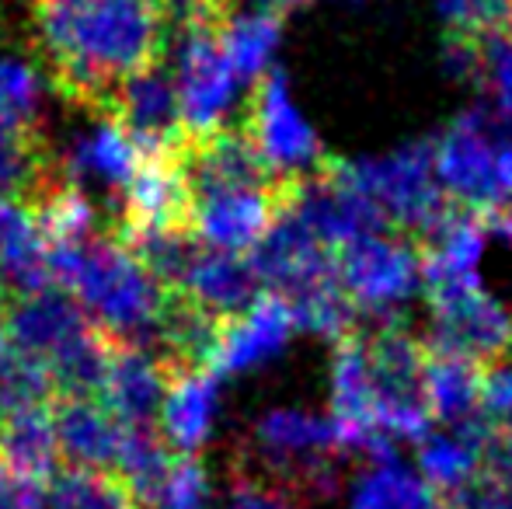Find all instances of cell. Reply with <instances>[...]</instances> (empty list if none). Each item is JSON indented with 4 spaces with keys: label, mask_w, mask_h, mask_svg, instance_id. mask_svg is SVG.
I'll return each mask as SVG.
<instances>
[{
    "label": "cell",
    "mask_w": 512,
    "mask_h": 509,
    "mask_svg": "<svg viewBox=\"0 0 512 509\" xmlns=\"http://www.w3.org/2000/svg\"><path fill=\"white\" fill-rule=\"evenodd\" d=\"M283 210L304 227L310 238H317L335 255L342 248H349L352 241L366 238V234L387 231L377 213L356 192L345 189L338 178H331L328 171H321L317 178H307L300 185H290L283 199Z\"/></svg>",
    "instance_id": "cell-16"
},
{
    "label": "cell",
    "mask_w": 512,
    "mask_h": 509,
    "mask_svg": "<svg viewBox=\"0 0 512 509\" xmlns=\"http://www.w3.org/2000/svg\"><path fill=\"white\" fill-rule=\"evenodd\" d=\"M297 335L293 307L276 293H258L244 311L220 321L206 370L213 377H248L276 363Z\"/></svg>",
    "instance_id": "cell-14"
},
{
    "label": "cell",
    "mask_w": 512,
    "mask_h": 509,
    "mask_svg": "<svg viewBox=\"0 0 512 509\" xmlns=\"http://www.w3.org/2000/svg\"><path fill=\"white\" fill-rule=\"evenodd\" d=\"M443 509H495V503H492V496H488L485 489H471L467 496H460V499H453L450 506H443Z\"/></svg>",
    "instance_id": "cell-39"
},
{
    "label": "cell",
    "mask_w": 512,
    "mask_h": 509,
    "mask_svg": "<svg viewBox=\"0 0 512 509\" xmlns=\"http://www.w3.org/2000/svg\"><path fill=\"white\" fill-rule=\"evenodd\" d=\"M216 419H220V377H213L206 367H171L157 419L164 443L175 454L196 457L213 440Z\"/></svg>",
    "instance_id": "cell-20"
},
{
    "label": "cell",
    "mask_w": 512,
    "mask_h": 509,
    "mask_svg": "<svg viewBox=\"0 0 512 509\" xmlns=\"http://www.w3.org/2000/svg\"><path fill=\"white\" fill-rule=\"evenodd\" d=\"M46 485H32L0 471V509H42Z\"/></svg>",
    "instance_id": "cell-36"
},
{
    "label": "cell",
    "mask_w": 512,
    "mask_h": 509,
    "mask_svg": "<svg viewBox=\"0 0 512 509\" xmlns=\"http://www.w3.org/2000/svg\"><path fill=\"white\" fill-rule=\"evenodd\" d=\"M171 367L157 353L140 346H119L112 342V356H108L105 384L98 401L108 408L122 429H143L157 426L164 405V391H168Z\"/></svg>",
    "instance_id": "cell-17"
},
{
    "label": "cell",
    "mask_w": 512,
    "mask_h": 509,
    "mask_svg": "<svg viewBox=\"0 0 512 509\" xmlns=\"http://www.w3.org/2000/svg\"><path fill=\"white\" fill-rule=\"evenodd\" d=\"M373 370V433L384 447L418 443L432 429L422 401V367L429 349L401 328L366 335Z\"/></svg>",
    "instance_id": "cell-9"
},
{
    "label": "cell",
    "mask_w": 512,
    "mask_h": 509,
    "mask_svg": "<svg viewBox=\"0 0 512 509\" xmlns=\"http://www.w3.org/2000/svg\"><path fill=\"white\" fill-rule=\"evenodd\" d=\"M4 325L11 353L39 363L53 381V370L70 353L95 339L98 328L84 314V307L60 286H42V290L21 293L4 304Z\"/></svg>",
    "instance_id": "cell-11"
},
{
    "label": "cell",
    "mask_w": 512,
    "mask_h": 509,
    "mask_svg": "<svg viewBox=\"0 0 512 509\" xmlns=\"http://www.w3.org/2000/svg\"><path fill=\"white\" fill-rule=\"evenodd\" d=\"M429 304V349L464 356L471 363H499L512 349L509 304L485 279L425 293Z\"/></svg>",
    "instance_id": "cell-10"
},
{
    "label": "cell",
    "mask_w": 512,
    "mask_h": 509,
    "mask_svg": "<svg viewBox=\"0 0 512 509\" xmlns=\"http://www.w3.org/2000/svg\"><path fill=\"white\" fill-rule=\"evenodd\" d=\"M328 175L356 192L387 231L429 234L450 213L432 164V143L411 140L384 154L335 161Z\"/></svg>",
    "instance_id": "cell-5"
},
{
    "label": "cell",
    "mask_w": 512,
    "mask_h": 509,
    "mask_svg": "<svg viewBox=\"0 0 512 509\" xmlns=\"http://www.w3.org/2000/svg\"><path fill=\"white\" fill-rule=\"evenodd\" d=\"M171 63H175L171 81L178 91L185 140H203V136L227 129L237 102H241L244 84L237 81L227 56H223L213 14L182 21L175 49H171Z\"/></svg>",
    "instance_id": "cell-6"
},
{
    "label": "cell",
    "mask_w": 512,
    "mask_h": 509,
    "mask_svg": "<svg viewBox=\"0 0 512 509\" xmlns=\"http://www.w3.org/2000/svg\"><path fill=\"white\" fill-rule=\"evenodd\" d=\"M42 509H143L129 482L115 471L63 468L46 482Z\"/></svg>",
    "instance_id": "cell-29"
},
{
    "label": "cell",
    "mask_w": 512,
    "mask_h": 509,
    "mask_svg": "<svg viewBox=\"0 0 512 509\" xmlns=\"http://www.w3.org/2000/svg\"><path fill=\"white\" fill-rule=\"evenodd\" d=\"M492 234H499V238L506 241V245H512V206H506L502 213H495Z\"/></svg>",
    "instance_id": "cell-40"
},
{
    "label": "cell",
    "mask_w": 512,
    "mask_h": 509,
    "mask_svg": "<svg viewBox=\"0 0 512 509\" xmlns=\"http://www.w3.org/2000/svg\"><path fill=\"white\" fill-rule=\"evenodd\" d=\"M439 189L467 213H502L512 206V126L488 105L460 112L432 140Z\"/></svg>",
    "instance_id": "cell-4"
},
{
    "label": "cell",
    "mask_w": 512,
    "mask_h": 509,
    "mask_svg": "<svg viewBox=\"0 0 512 509\" xmlns=\"http://www.w3.org/2000/svg\"><path fill=\"white\" fill-rule=\"evenodd\" d=\"M481 422L495 433L512 429V360L502 356L499 363H488L481 377Z\"/></svg>",
    "instance_id": "cell-34"
},
{
    "label": "cell",
    "mask_w": 512,
    "mask_h": 509,
    "mask_svg": "<svg viewBox=\"0 0 512 509\" xmlns=\"http://www.w3.org/2000/svg\"><path fill=\"white\" fill-rule=\"evenodd\" d=\"M453 39L481 42L512 21V0H432Z\"/></svg>",
    "instance_id": "cell-33"
},
{
    "label": "cell",
    "mask_w": 512,
    "mask_h": 509,
    "mask_svg": "<svg viewBox=\"0 0 512 509\" xmlns=\"http://www.w3.org/2000/svg\"><path fill=\"white\" fill-rule=\"evenodd\" d=\"M248 262L262 293H276L286 304H297L310 293L338 286V255L317 238H310L286 210H279L272 231L258 241Z\"/></svg>",
    "instance_id": "cell-13"
},
{
    "label": "cell",
    "mask_w": 512,
    "mask_h": 509,
    "mask_svg": "<svg viewBox=\"0 0 512 509\" xmlns=\"http://www.w3.org/2000/svg\"><path fill=\"white\" fill-rule=\"evenodd\" d=\"M349 457L331 415L276 405L251 422L237 478L290 503H314L338 489Z\"/></svg>",
    "instance_id": "cell-3"
},
{
    "label": "cell",
    "mask_w": 512,
    "mask_h": 509,
    "mask_svg": "<svg viewBox=\"0 0 512 509\" xmlns=\"http://www.w3.org/2000/svg\"><path fill=\"white\" fill-rule=\"evenodd\" d=\"M46 258L49 283L67 290L108 342L154 353L171 293L108 227L84 241L46 245Z\"/></svg>",
    "instance_id": "cell-2"
},
{
    "label": "cell",
    "mask_w": 512,
    "mask_h": 509,
    "mask_svg": "<svg viewBox=\"0 0 512 509\" xmlns=\"http://www.w3.org/2000/svg\"><path fill=\"white\" fill-rule=\"evenodd\" d=\"M60 443L53 429V401L0 408V471L32 485L56 475Z\"/></svg>",
    "instance_id": "cell-24"
},
{
    "label": "cell",
    "mask_w": 512,
    "mask_h": 509,
    "mask_svg": "<svg viewBox=\"0 0 512 509\" xmlns=\"http://www.w3.org/2000/svg\"><path fill=\"white\" fill-rule=\"evenodd\" d=\"M492 245V227L485 217L467 210H450L429 234L422 255V293L443 290V286H460L481 279V262Z\"/></svg>",
    "instance_id": "cell-21"
},
{
    "label": "cell",
    "mask_w": 512,
    "mask_h": 509,
    "mask_svg": "<svg viewBox=\"0 0 512 509\" xmlns=\"http://www.w3.org/2000/svg\"><path fill=\"white\" fill-rule=\"evenodd\" d=\"M244 136H248V143L255 147L265 171H269L283 189L321 175V168H324L321 133L310 123L304 105L297 102L290 77H286L283 70H276V74H269L262 84H255Z\"/></svg>",
    "instance_id": "cell-7"
},
{
    "label": "cell",
    "mask_w": 512,
    "mask_h": 509,
    "mask_svg": "<svg viewBox=\"0 0 512 509\" xmlns=\"http://www.w3.org/2000/svg\"><path fill=\"white\" fill-rule=\"evenodd\" d=\"M283 199L286 189L276 182L196 192L189 203V234L209 252L251 255L272 231Z\"/></svg>",
    "instance_id": "cell-12"
},
{
    "label": "cell",
    "mask_w": 512,
    "mask_h": 509,
    "mask_svg": "<svg viewBox=\"0 0 512 509\" xmlns=\"http://www.w3.org/2000/svg\"><path fill=\"white\" fill-rule=\"evenodd\" d=\"M98 119H115L140 143L143 154H168L185 143L178 91L171 70H161V63L122 81L108 98L105 116Z\"/></svg>",
    "instance_id": "cell-15"
},
{
    "label": "cell",
    "mask_w": 512,
    "mask_h": 509,
    "mask_svg": "<svg viewBox=\"0 0 512 509\" xmlns=\"http://www.w3.org/2000/svg\"><path fill=\"white\" fill-rule=\"evenodd\" d=\"M32 46L56 95L105 116L122 81L161 63L168 14L157 0H32Z\"/></svg>",
    "instance_id": "cell-1"
},
{
    "label": "cell",
    "mask_w": 512,
    "mask_h": 509,
    "mask_svg": "<svg viewBox=\"0 0 512 509\" xmlns=\"http://www.w3.org/2000/svg\"><path fill=\"white\" fill-rule=\"evenodd\" d=\"M230 509H290V506H286L279 496H272V492H265L262 485H251V482H241V478H237Z\"/></svg>",
    "instance_id": "cell-37"
},
{
    "label": "cell",
    "mask_w": 512,
    "mask_h": 509,
    "mask_svg": "<svg viewBox=\"0 0 512 509\" xmlns=\"http://www.w3.org/2000/svg\"><path fill=\"white\" fill-rule=\"evenodd\" d=\"M338 283L356 314L394 321L422 293V255L405 234L373 231L338 252Z\"/></svg>",
    "instance_id": "cell-8"
},
{
    "label": "cell",
    "mask_w": 512,
    "mask_h": 509,
    "mask_svg": "<svg viewBox=\"0 0 512 509\" xmlns=\"http://www.w3.org/2000/svg\"><path fill=\"white\" fill-rule=\"evenodd\" d=\"M349 509H443V499L429 489L422 475L398 457L370 461L356 475Z\"/></svg>",
    "instance_id": "cell-28"
},
{
    "label": "cell",
    "mask_w": 512,
    "mask_h": 509,
    "mask_svg": "<svg viewBox=\"0 0 512 509\" xmlns=\"http://www.w3.org/2000/svg\"><path fill=\"white\" fill-rule=\"evenodd\" d=\"M53 429L67 468L115 471L122 426L98 398H53Z\"/></svg>",
    "instance_id": "cell-23"
},
{
    "label": "cell",
    "mask_w": 512,
    "mask_h": 509,
    "mask_svg": "<svg viewBox=\"0 0 512 509\" xmlns=\"http://www.w3.org/2000/svg\"><path fill=\"white\" fill-rule=\"evenodd\" d=\"M481 377L485 370L464 356L425 353L422 401L432 426H471L481 422Z\"/></svg>",
    "instance_id": "cell-26"
},
{
    "label": "cell",
    "mask_w": 512,
    "mask_h": 509,
    "mask_svg": "<svg viewBox=\"0 0 512 509\" xmlns=\"http://www.w3.org/2000/svg\"><path fill=\"white\" fill-rule=\"evenodd\" d=\"M67 178L84 192V185H98L119 203L126 185L136 178L140 164L147 161L143 147L115 119H98L91 133H84L70 150L60 154Z\"/></svg>",
    "instance_id": "cell-22"
},
{
    "label": "cell",
    "mask_w": 512,
    "mask_h": 509,
    "mask_svg": "<svg viewBox=\"0 0 512 509\" xmlns=\"http://www.w3.org/2000/svg\"><path fill=\"white\" fill-rule=\"evenodd\" d=\"M49 286V258L35 220L11 199H0V304Z\"/></svg>",
    "instance_id": "cell-27"
},
{
    "label": "cell",
    "mask_w": 512,
    "mask_h": 509,
    "mask_svg": "<svg viewBox=\"0 0 512 509\" xmlns=\"http://www.w3.org/2000/svg\"><path fill=\"white\" fill-rule=\"evenodd\" d=\"M7 353H11V342H7V325H4V304H0V367H4Z\"/></svg>",
    "instance_id": "cell-41"
},
{
    "label": "cell",
    "mask_w": 512,
    "mask_h": 509,
    "mask_svg": "<svg viewBox=\"0 0 512 509\" xmlns=\"http://www.w3.org/2000/svg\"><path fill=\"white\" fill-rule=\"evenodd\" d=\"M481 485H488L499 496H512V429L488 436V457H485V478Z\"/></svg>",
    "instance_id": "cell-35"
},
{
    "label": "cell",
    "mask_w": 512,
    "mask_h": 509,
    "mask_svg": "<svg viewBox=\"0 0 512 509\" xmlns=\"http://www.w3.org/2000/svg\"><path fill=\"white\" fill-rule=\"evenodd\" d=\"M46 88L35 63L18 56H0V126L42 129Z\"/></svg>",
    "instance_id": "cell-30"
},
{
    "label": "cell",
    "mask_w": 512,
    "mask_h": 509,
    "mask_svg": "<svg viewBox=\"0 0 512 509\" xmlns=\"http://www.w3.org/2000/svg\"><path fill=\"white\" fill-rule=\"evenodd\" d=\"M164 7V14H182L185 18H203V14H213L223 0H157Z\"/></svg>",
    "instance_id": "cell-38"
},
{
    "label": "cell",
    "mask_w": 512,
    "mask_h": 509,
    "mask_svg": "<svg viewBox=\"0 0 512 509\" xmlns=\"http://www.w3.org/2000/svg\"><path fill=\"white\" fill-rule=\"evenodd\" d=\"M478 81L485 84L488 109L512 126V21L478 42Z\"/></svg>",
    "instance_id": "cell-32"
},
{
    "label": "cell",
    "mask_w": 512,
    "mask_h": 509,
    "mask_svg": "<svg viewBox=\"0 0 512 509\" xmlns=\"http://www.w3.org/2000/svg\"><path fill=\"white\" fill-rule=\"evenodd\" d=\"M213 485L209 471L199 457L175 454L164 468V475L154 482V489L140 499L143 509H206Z\"/></svg>",
    "instance_id": "cell-31"
},
{
    "label": "cell",
    "mask_w": 512,
    "mask_h": 509,
    "mask_svg": "<svg viewBox=\"0 0 512 509\" xmlns=\"http://www.w3.org/2000/svg\"><path fill=\"white\" fill-rule=\"evenodd\" d=\"M175 293L189 300L192 307H199L203 314H209V318L227 321L237 311H244L262 293V286H258L248 255H227L203 248Z\"/></svg>",
    "instance_id": "cell-25"
},
{
    "label": "cell",
    "mask_w": 512,
    "mask_h": 509,
    "mask_svg": "<svg viewBox=\"0 0 512 509\" xmlns=\"http://www.w3.org/2000/svg\"><path fill=\"white\" fill-rule=\"evenodd\" d=\"M213 25L237 81L255 88L269 74H276V56L283 46V14L276 7L265 0H251V4L223 0L213 11Z\"/></svg>",
    "instance_id": "cell-18"
},
{
    "label": "cell",
    "mask_w": 512,
    "mask_h": 509,
    "mask_svg": "<svg viewBox=\"0 0 512 509\" xmlns=\"http://www.w3.org/2000/svg\"><path fill=\"white\" fill-rule=\"evenodd\" d=\"M488 429L485 422L471 426H432L415 443V471L429 482L436 496H467L485 478Z\"/></svg>",
    "instance_id": "cell-19"
},
{
    "label": "cell",
    "mask_w": 512,
    "mask_h": 509,
    "mask_svg": "<svg viewBox=\"0 0 512 509\" xmlns=\"http://www.w3.org/2000/svg\"><path fill=\"white\" fill-rule=\"evenodd\" d=\"M265 4H272V7H276L279 14H283V11H297V7L310 4V0H265Z\"/></svg>",
    "instance_id": "cell-42"
}]
</instances>
